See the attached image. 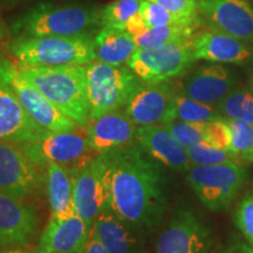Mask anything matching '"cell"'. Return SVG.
<instances>
[{
    "instance_id": "6da1fadb",
    "label": "cell",
    "mask_w": 253,
    "mask_h": 253,
    "mask_svg": "<svg viewBox=\"0 0 253 253\" xmlns=\"http://www.w3.org/2000/svg\"><path fill=\"white\" fill-rule=\"evenodd\" d=\"M102 155L107 167V207L130 226L160 224L168 204L160 163L138 144Z\"/></svg>"
},
{
    "instance_id": "7a4b0ae2",
    "label": "cell",
    "mask_w": 253,
    "mask_h": 253,
    "mask_svg": "<svg viewBox=\"0 0 253 253\" xmlns=\"http://www.w3.org/2000/svg\"><path fill=\"white\" fill-rule=\"evenodd\" d=\"M101 26V9L87 4L41 2L15 19L11 25L14 38L74 37L90 34Z\"/></svg>"
},
{
    "instance_id": "3957f363",
    "label": "cell",
    "mask_w": 253,
    "mask_h": 253,
    "mask_svg": "<svg viewBox=\"0 0 253 253\" xmlns=\"http://www.w3.org/2000/svg\"><path fill=\"white\" fill-rule=\"evenodd\" d=\"M19 66V65H18ZM27 80L63 114L80 126L90 121L86 66L25 67L19 66Z\"/></svg>"
},
{
    "instance_id": "277c9868",
    "label": "cell",
    "mask_w": 253,
    "mask_h": 253,
    "mask_svg": "<svg viewBox=\"0 0 253 253\" xmlns=\"http://www.w3.org/2000/svg\"><path fill=\"white\" fill-rule=\"evenodd\" d=\"M19 66H87L96 60L90 34L74 37L13 38L6 46Z\"/></svg>"
},
{
    "instance_id": "5b68a950",
    "label": "cell",
    "mask_w": 253,
    "mask_h": 253,
    "mask_svg": "<svg viewBox=\"0 0 253 253\" xmlns=\"http://www.w3.org/2000/svg\"><path fill=\"white\" fill-rule=\"evenodd\" d=\"M86 75L90 120L125 107L143 82L129 67L100 61L87 65Z\"/></svg>"
},
{
    "instance_id": "8992f818",
    "label": "cell",
    "mask_w": 253,
    "mask_h": 253,
    "mask_svg": "<svg viewBox=\"0 0 253 253\" xmlns=\"http://www.w3.org/2000/svg\"><path fill=\"white\" fill-rule=\"evenodd\" d=\"M0 79L11 88L30 118L49 132L77 131L80 126L56 108L30 80L18 63L0 56Z\"/></svg>"
},
{
    "instance_id": "52a82bcc",
    "label": "cell",
    "mask_w": 253,
    "mask_h": 253,
    "mask_svg": "<svg viewBox=\"0 0 253 253\" xmlns=\"http://www.w3.org/2000/svg\"><path fill=\"white\" fill-rule=\"evenodd\" d=\"M248 179L242 163L191 166L188 182L201 202L211 211L226 210Z\"/></svg>"
},
{
    "instance_id": "ba28073f",
    "label": "cell",
    "mask_w": 253,
    "mask_h": 253,
    "mask_svg": "<svg viewBox=\"0 0 253 253\" xmlns=\"http://www.w3.org/2000/svg\"><path fill=\"white\" fill-rule=\"evenodd\" d=\"M195 61L191 38L161 46L137 48L129 60L128 67L143 82L156 84L184 74Z\"/></svg>"
},
{
    "instance_id": "9c48e42d",
    "label": "cell",
    "mask_w": 253,
    "mask_h": 253,
    "mask_svg": "<svg viewBox=\"0 0 253 253\" xmlns=\"http://www.w3.org/2000/svg\"><path fill=\"white\" fill-rule=\"evenodd\" d=\"M21 147L40 168L56 163L67 168L72 173L97 155L88 143L86 134L77 131L49 132L36 143Z\"/></svg>"
},
{
    "instance_id": "30bf717a",
    "label": "cell",
    "mask_w": 253,
    "mask_h": 253,
    "mask_svg": "<svg viewBox=\"0 0 253 253\" xmlns=\"http://www.w3.org/2000/svg\"><path fill=\"white\" fill-rule=\"evenodd\" d=\"M179 93L181 89L169 81L142 82L125 106V113L137 126H166L177 120L176 97Z\"/></svg>"
},
{
    "instance_id": "8fae6325",
    "label": "cell",
    "mask_w": 253,
    "mask_h": 253,
    "mask_svg": "<svg viewBox=\"0 0 253 253\" xmlns=\"http://www.w3.org/2000/svg\"><path fill=\"white\" fill-rule=\"evenodd\" d=\"M197 14L208 30L253 43V7L246 0H198Z\"/></svg>"
},
{
    "instance_id": "7c38bea8",
    "label": "cell",
    "mask_w": 253,
    "mask_h": 253,
    "mask_svg": "<svg viewBox=\"0 0 253 253\" xmlns=\"http://www.w3.org/2000/svg\"><path fill=\"white\" fill-rule=\"evenodd\" d=\"M74 176V204L77 214L89 225L108 204L107 167L102 154L90 158Z\"/></svg>"
},
{
    "instance_id": "4fadbf2b",
    "label": "cell",
    "mask_w": 253,
    "mask_h": 253,
    "mask_svg": "<svg viewBox=\"0 0 253 253\" xmlns=\"http://www.w3.org/2000/svg\"><path fill=\"white\" fill-rule=\"evenodd\" d=\"M41 168L31 160L20 144L0 141V190L24 199L39 189Z\"/></svg>"
},
{
    "instance_id": "5bb4252c",
    "label": "cell",
    "mask_w": 253,
    "mask_h": 253,
    "mask_svg": "<svg viewBox=\"0 0 253 253\" xmlns=\"http://www.w3.org/2000/svg\"><path fill=\"white\" fill-rule=\"evenodd\" d=\"M210 231L190 211L177 210L156 243V253H209Z\"/></svg>"
},
{
    "instance_id": "9a60e30c",
    "label": "cell",
    "mask_w": 253,
    "mask_h": 253,
    "mask_svg": "<svg viewBox=\"0 0 253 253\" xmlns=\"http://www.w3.org/2000/svg\"><path fill=\"white\" fill-rule=\"evenodd\" d=\"M47 134L49 131L30 118L11 88L0 79V141L30 144Z\"/></svg>"
},
{
    "instance_id": "2e32d148",
    "label": "cell",
    "mask_w": 253,
    "mask_h": 253,
    "mask_svg": "<svg viewBox=\"0 0 253 253\" xmlns=\"http://www.w3.org/2000/svg\"><path fill=\"white\" fill-rule=\"evenodd\" d=\"M39 227L36 209L0 190V245L24 246L37 235Z\"/></svg>"
},
{
    "instance_id": "e0dca14e",
    "label": "cell",
    "mask_w": 253,
    "mask_h": 253,
    "mask_svg": "<svg viewBox=\"0 0 253 253\" xmlns=\"http://www.w3.org/2000/svg\"><path fill=\"white\" fill-rule=\"evenodd\" d=\"M136 130L126 113L115 110L91 119L86 126V137L95 153L106 154L135 144Z\"/></svg>"
},
{
    "instance_id": "ac0fdd59",
    "label": "cell",
    "mask_w": 253,
    "mask_h": 253,
    "mask_svg": "<svg viewBox=\"0 0 253 253\" xmlns=\"http://www.w3.org/2000/svg\"><path fill=\"white\" fill-rule=\"evenodd\" d=\"M136 143L158 163L173 170L188 171L192 166L186 148L166 126H137Z\"/></svg>"
},
{
    "instance_id": "d6986e66",
    "label": "cell",
    "mask_w": 253,
    "mask_h": 253,
    "mask_svg": "<svg viewBox=\"0 0 253 253\" xmlns=\"http://www.w3.org/2000/svg\"><path fill=\"white\" fill-rule=\"evenodd\" d=\"M232 89H235V81L229 69L218 63H210L190 73L183 82L181 94L217 106Z\"/></svg>"
},
{
    "instance_id": "ffe728a7",
    "label": "cell",
    "mask_w": 253,
    "mask_h": 253,
    "mask_svg": "<svg viewBox=\"0 0 253 253\" xmlns=\"http://www.w3.org/2000/svg\"><path fill=\"white\" fill-rule=\"evenodd\" d=\"M192 48L196 61L242 63L252 55L251 43L212 30L195 34L192 37Z\"/></svg>"
},
{
    "instance_id": "44dd1931",
    "label": "cell",
    "mask_w": 253,
    "mask_h": 253,
    "mask_svg": "<svg viewBox=\"0 0 253 253\" xmlns=\"http://www.w3.org/2000/svg\"><path fill=\"white\" fill-rule=\"evenodd\" d=\"M90 227L78 214L63 220L50 218L40 237L38 253H79L86 244Z\"/></svg>"
},
{
    "instance_id": "7402d4cb",
    "label": "cell",
    "mask_w": 253,
    "mask_h": 253,
    "mask_svg": "<svg viewBox=\"0 0 253 253\" xmlns=\"http://www.w3.org/2000/svg\"><path fill=\"white\" fill-rule=\"evenodd\" d=\"M93 225L109 253H147L130 225L120 219L108 207L101 211Z\"/></svg>"
},
{
    "instance_id": "603a6c76",
    "label": "cell",
    "mask_w": 253,
    "mask_h": 253,
    "mask_svg": "<svg viewBox=\"0 0 253 253\" xmlns=\"http://www.w3.org/2000/svg\"><path fill=\"white\" fill-rule=\"evenodd\" d=\"M50 218L58 220L77 216L74 204V176L66 167L52 163L46 170Z\"/></svg>"
},
{
    "instance_id": "cb8c5ba5",
    "label": "cell",
    "mask_w": 253,
    "mask_h": 253,
    "mask_svg": "<svg viewBox=\"0 0 253 253\" xmlns=\"http://www.w3.org/2000/svg\"><path fill=\"white\" fill-rule=\"evenodd\" d=\"M96 61L112 66H123L137 49L128 32L120 28L102 27L93 38Z\"/></svg>"
},
{
    "instance_id": "d4e9b609",
    "label": "cell",
    "mask_w": 253,
    "mask_h": 253,
    "mask_svg": "<svg viewBox=\"0 0 253 253\" xmlns=\"http://www.w3.org/2000/svg\"><path fill=\"white\" fill-rule=\"evenodd\" d=\"M198 26V24H186L148 27L142 33L132 37V39L137 48L161 46L164 43L173 42V41L191 39L195 36V31Z\"/></svg>"
},
{
    "instance_id": "484cf974",
    "label": "cell",
    "mask_w": 253,
    "mask_h": 253,
    "mask_svg": "<svg viewBox=\"0 0 253 253\" xmlns=\"http://www.w3.org/2000/svg\"><path fill=\"white\" fill-rule=\"evenodd\" d=\"M221 116L253 126V88H235L217 104Z\"/></svg>"
},
{
    "instance_id": "4316f807",
    "label": "cell",
    "mask_w": 253,
    "mask_h": 253,
    "mask_svg": "<svg viewBox=\"0 0 253 253\" xmlns=\"http://www.w3.org/2000/svg\"><path fill=\"white\" fill-rule=\"evenodd\" d=\"M176 118L179 121L207 123L223 116L217 106L201 102L179 93L176 97Z\"/></svg>"
},
{
    "instance_id": "83f0119b",
    "label": "cell",
    "mask_w": 253,
    "mask_h": 253,
    "mask_svg": "<svg viewBox=\"0 0 253 253\" xmlns=\"http://www.w3.org/2000/svg\"><path fill=\"white\" fill-rule=\"evenodd\" d=\"M143 0H114L101 9V27L123 30L126 24L140 13Z\"/></svg>"
},
{
    "instance_id": "f1b7e54d",
    "label": "cell",
    "mask_w": 253,
    "mask_h": 253,
    "mask_svg": "<svg viewBox=\"0 0 253 253\" xmlns=\"http://www.w3.org/2000/svg\"><path fill=\"white\" fill-rule=\"evenodd\" d=\"M188 156L192 166H213V164L240 163L244 160L235 151L219 149L207 143L191 145L188 149Z\"/></svg>"
},
{
    "instance_id": "f546056e",
    "label": "cell",
    "mask_w": 253,
    "mask_h": 253,
    "mask_svg": "<svg viewBox=\"0 0 253 253\" xmlns=\"http://www.w3.org/2000/svg\"><path fill=\"white\" fill-rule=\"evenodd\" d=\"M231 131V150L246 161L253 158V126L235 119H225Z\"/></svg>"
},
{
    "instance_id": "4dcf8cb0",
    "label": "cell",
    "mask_w": 253,
    "mask_h": 253,
    "mask_svg": "<svg viewBox=\"0 0 253 253\" xmlns=\"http://www.w3.org/2000/svg\"><path fill=\"white\" fill-rule=\"evenodd\" d=\"M183 147L188 149L191 145L207 143L208 140V122L195 123L185 121H172L166 125Z\"/></svg>"
},
{
    "instance_id": "1f68e13d",
    "label": "cell",
    "mask_w": 253,
    "mask_h": 253,
    "mask_svg": "<svg viewBox=\"0 0 253 253\" xmlns=\"http://www.w3.org/2000/svg\"><path fill=\"white\" fill-rule=\"evenodd\" d=\"M140 13L143 18L145 25L148 27L167 26V25H186V24H198V21L185 20L178 15L171 13L164 6L150 0H143L141 5Z\"/></svg>"
},
{
    "instance_id": "d6a6232c",
    "label": "cell",
    "mask_w": 253,
    "mask_h": 253,
    "mask_svg": "<svg viewBox=\"0 0 253 253\" xmlns=\"http://www.w3.org/2000/svg\"><path fill=\"white\" fill-rule=\"evenodd\" d=\"M207 144L219 149L231 150V131L224 118L208 122Z\"/></svg>"
},
{
    "instance_id": "836d02e7",
    "label": "cell",
    "mask_w": 253,
    "mask_h": 253,
    "mask_svg": "<svg viewBox=\"0 0 253 253\" xmlns=\"http://www.w3.org/2000/svg\"><path fill=\"white\" fill-rule=\"evenodd\" d=\"M236 223L253 248V195L245 197L237 209Z\"/></svg>"
},
{
    "instance_id": "e575fe53",
    "label": "cell",
    "mask_w": 253,
    "mask_h": 253,
    "mask_svg": "<svg viewBox=\"0 0 253 253\" xmlns=\"http://www.w3.org/2000/svg\"><path fill=\"white\" fill-rule=\"evenodd\" d=\"M162 5L168 11L185 20L198 21V0H150Z\"/></svg>"
},
{
    "instance_id": "d590c367",
    "label": "cell",
    "mask_w": 253,
    "mask_h": 253,
    "mask_svg": "<svg viewBox=\"0 0 253 253\" xmlns=\"http://www.w3.org/2000/svg\"><path fill=\"white\" fill-rule=\"evenodd\" d=\"M79 253H109L107 251V249L104 248V245L100 240L99 236H97L94 225H91L90 227L89 236H88L86 244H84V246L81 249V251Z\"/></svg>"
},
{
    "instance_id": "8d00e7d4",
    "label": "cell",
    "mask_w": 253,
    "mask_h": 253,
    "mask_svg": "<svg viewBox=\"0 0 253 253\" xmlns=\"http://www.w3.org/2000/svg\"><path fill=\"white\" fill-rule=\"evenodd\" d=\"M218 253H253V248L245 243H235Z\"/></svg>"
},
{
    "instance_id": "74e56055",
    "label": "cell",
    "mask_w": 253,
    "mask_h": 253,
    "mask_svg": "<svg viewBox=\"0 0 253 253\" xmlns=\"http://www.w3.org/2000/svg\"><path fill=\"white\" fill-rule=\"evenodd\" d=\"M9 36H11V30L4 21L0 20V56H1V49L7 46V43L9 42Z\"/></svg>"
},
{
    "instance_id": "f35d334b",
    "label": "cell",
    "mask_w": 253,
    "mask_h": 253,
    "mask_svg": "<svg viewBox=\"0 0 253 253\" xmlns=\"http://www.w3.org/2000/svg\"><path fill=\"white\" fill-rule=\"evenodd\" d=\"M21 1H25V0H2V2H8V4H11V5H15V4H18V2H21Z\"/></svg>"
},
{
    "instance_id": "ab89813d",
    "label": "cell",
    "mask_w": 253,
    "mask_h": 253,
    "mask_svg": "<svg viewBox=\"0 0 253 253\" xmlns=\"http://www.w3.org/2000/svg\"><path fill=\"white\" fill-rule=\"evenodd\" d=\"M1 253H24L21 250H18V249H12V250H7V251H4Z\"/></svg>"
},
{
    "instance_id": "60d3db41",
    "label": "cell",
    "mask_w": 253,
    "mask_h": 253,
    "mask_svg": "<svg viewBox=\"0 0 253 253\" xmlns=\"http://www.w3.org/2000/svg\"><path fill=\"white\" fill-rule=\"evenodd\" d=\"M24 253H34V252H24Z\"/></svg>"
},
{
    "instance_id": "b9f144b4",
    "label": "cell",
    "mask_w": 253,
    "mask_h": 253,
    "mask_svg": "<svg viewBox=\"0 0 253 253\" xmlns=\"http://www.w3.org/2000/svg\"><path fill=\"white\" fill-rule=\"evenodd\" d=\"M1 2H2V0H0V4H1Z\"/></svg>"
},
{
    "instance_id": "7bdbcfd3",
    "label": "cell",
    "mask_w": 253,
    "mask_h": 253,
    "mask_svg": "<svg viewBox=\"0 0 253 253\" xmlns=\"http://www.w3.org/2000/svg\"><path fill=\"white\" fill-rule=\"evenodd\" d=\"M53 253H58V252H53Z\"/></svg>"
},
{
    "instance_id": "ee69618b",
    "label": "cell",
    "mask_w": 253,
    "mask_h": 253,
    "mask_svg": "<svg viewBox=\"0 0 253 253\" xmlns=\"http://www.w3.org/2000/svg\"><path fill=\"white\" fill-rule=\"evenodd\" d=\"M252 162H253V158H252Z\"/></svg>"
},
{
    "instance_id": "f6af8a7d",
    "label": "cell",
    "mask_w": 253,
    "mask_h": 253,
    "mask_svg": "<svg viewBox=\"0 0 253 253\" xmlns=\"http://www.w3.org/2000/svg\"><path fill=\"white\" fill-rule=\"evenodd\" d=\"M0 248H1V245H0Z\"/></svg>"
}]
</instances>
